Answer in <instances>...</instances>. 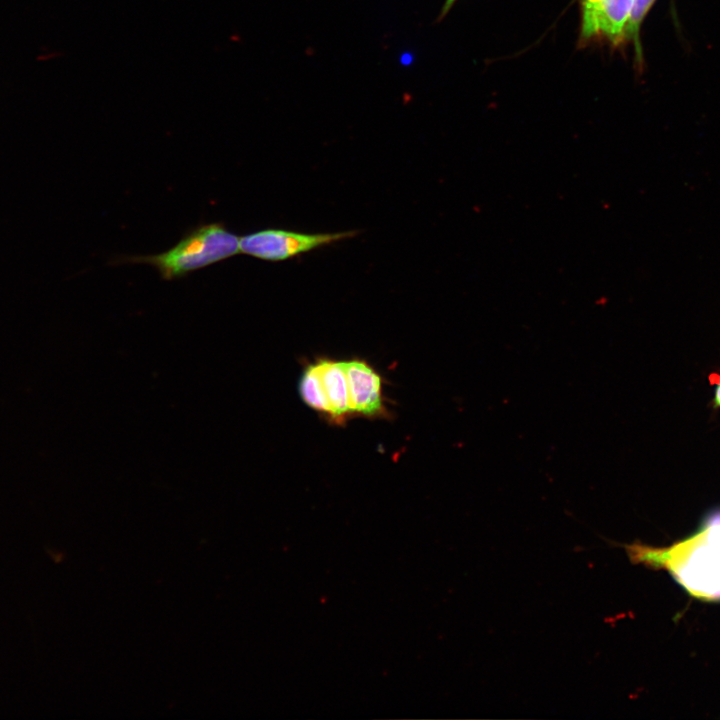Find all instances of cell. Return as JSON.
Masks as SVG:
<instances>
[{"label": "cell", "mask_w": 720, "mask_h": 720, "mask_svg": "<svg viewBox=\"0 0 720 720\" xmlns=\"http://www.w3.org/2000/svg\"><path fill=\"white\" fill-rule=\"evenodd\" d=\"M625 550L633 563L666 570L691 597L720 602V505L707 510L691 534L669 546L634 542Z\"/></svg>", "instance_id": "obj_1"}, {"label": "cell", "mask_w": 720, "mask_h": 720, "mask_svg": "<svg viewBox=\"0 0 720 720\" xmlns=\"http://www.w3.org/2000/svg\"><path fill=\"white\" fill-rule=\"evenodd\" d=\"M240 253V237L224 223L198 225L187 231L169 250L154 255L124 256L115 263L147 264L163 280L184 277L191 272L226 260Z\"/></svg>", "instance_id": "obj_2"}, {"label": "cell", "mask_w": 720, "mask_h": 720, "mask_svg": "<svg viewBox=\"0 0 720 720\" xmlns=\"http://www.w3.org/2000/svg\"><path fill=\"white\" fill-rule=\"evenodd\" d=\"M359 231L303 233L278 228L255 231L240 237V253L264 261H284L355 237Z\"/></svg>", "instance_id": "obj_3"}, {"label": "cell", "mask_w": 720, "mask_h": 720, "mask_svg": "<svg viewBox=\"0 0 720 720\" xmlns=\"http://www.w3.org/2000/svg\"><path fill=\"white\" fill-rule=\"evenodd\" d=\"M633 0H581L582 39L605 36L617 42L624 36Z\"/></svg>", "instance_id": "obj_4"}, {"label": "cell", "mask_w": 720, "mask_h": 720, "mask_svg": "<svg viewBox=\"0 0 720 720\" xmlns=\"http://www.w3.org/2000/svg\"><path fill=\"white\" fill-rule=\"evenodd\" d=\"M352 413L367 417L383 415L385 407L381 393V377L366 362L359 359L343 361Z\"/></svg>", "instance_id": "obj_5"}, {"label": "cell", "mask_w": 720, "mask_h": 720, "mask_svg": "<svg viewBox=\"0 0 720 720\" xmlns=\"http://www.w3.org/2000/svg\"><path fill=\"white\" fill-rule=\"evenodd\" d=\"M317 363L329 405V417L336 422H342L346 416L352 414L343 361L320 359Z\"/></svg>", "instance_id": "obj_6"}, {"label": "cell", "mask_w": 720, "mask_h": 720, "mask_svg": "<svg viewBox=\"0 0 720 720\" xmlns=\"http://www.w3.org/2000/svg\"><path fill=\"white\" fill-rule=\"evenodd\" d=\"M298 389L301 398L308 406L329 416V405L317 362L304 369Z\"/></svg>", "instance_id": "obj_7"}, {"label": "cell", "mask_w": 720, "mask_h": 720, "mask_svg": "<svg viewBox=\"0 0 720 720\" xmlns=\"http://www.w3.org/2000/svg\"><path fill=\"white\" fill-rule=\"evenodd\" d=\"M655 0H633L628 22L626 24L624 35L634 38L638 41V33L640 25Z\"/></svg>", "instance_id": "obj_8"}, {"label": "cell", "mask_w": 720, "mask_h": 720, "mask_svg": "<svg viewBox=\"0 0 720 720\" xmlns=\"http://www.w3.org/2000/svg\"><path fill=\"white\" fill-rule=\"evenodd\" d=\"M708 379L713 391L711 406L720 409V371L710 373Z\"/></svg>", "instance_id": "obj_9"}, {"label": "cell", "mask_w": 720, "mask_h": 720, "mask_svg": "<svg viewBox=\"0 0 720 720\" xmlns=\"http://www.w3.org/2000/svg\"><path fill=\"white\" fill-rule=\"evenodd\" d=\"M456 1L457 0H445L444 4L442 6V9H441L439 18H438L439 20H441L443 17H445V15L450 11V9L452 8V6L455 4Z\"/></svg>", "instance_id": "obj_10"}]
</instances>
